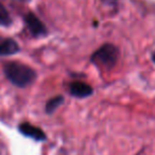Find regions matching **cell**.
<instances>
[{"mask_svg":"<svg viewBox=\"0 0 155 155\" xmlns=\"http://www.w3.org/2000/svg\"><path fill=\"white\" fill-rule=\"evenodd\" d=\"M20 50L17 41L10 37H0V56L14 55Z\"/></svg>","mask_w":155,"mask_h":155,"instance_id":"8992f818","label":"cell"},{"mask_svg":"<svg viewBox=\"0 0 155 155\" xmlns=\"http://www.w3.org/2000/svg\"><path fill=\"white\" fill-rule=\"evenodd\" d=\"M69 91L71 96L82 99V98L91 97L94 93V89L87 83H84L82 81H74L69 85Z\"/></svg>","mask_w":155,"mask_h":155,"instance_id":"5b68a950","label":"cell"},{"mask_svg":"<svg viewBox=\"0 0 155 155\" xmlns=\"http://www.w3.org/2000/svg\"><path fill=\"white\" fill-rule=\"evenodd\" d=\"M18 131L24 136L31 138V139H34L36 141H44V140L47 139V136H46L45 132L43 130L28 122H24L19 124Z\"/></svg>","mask_w":155,"mask_h":155,"instance_id":"277c9868","label":"cell"},{"mask_svg":"<svg viewBox=\"0 0 155 155\" xmlns=\"http://www.w3.org/2000/svg\"><path fill=\"white\" fill-rule=\"evenodd\" d=\"M3 72L8 80L17 87H27L36 79V72L28 65L9 62L3 65Z\"/></svg>","mask_w":155,"mask_h":155,"instance_id":"6da1fadb","label":"cell"},{"mask_svg":"<svg viewBox=\"0 0 155 155\" xmlns=\"http://www.w3.org/2000/svg\"><path fill=\"white\" fill-rule=\"evenodd\" d=\"M12 24V17L5 7L0 2V27H10Z\"/></svg>","mask_w":155,"mask_h":155,"instance_id":"ba28073f","label":"cell"},{"mask_svg":"<svg viewBox=\"0 0 155 155\" xmlns=\"http://www.w3.org/2000/svg\"><path fill=\"white\" fill-rule=\"evenodd\" d=\"M152 61H153V63L155 64V51L153 52V54H152Z\"/></svg>","mask_w":155,"mask_h":155,"instance_id":"9c48e42d","label":"cell"},{"mask_svg":"<svg viewBox=\"0 0 155 155\" xmlns=\"http://www.w3.org/2000/svg\"><path fill=\"white\" fill-rule=\"evenodd\" d=\"M18 1H22V2H27V1H30V0H18Z\"/></svg>","mask_w":155,"mask_h":155,"instance_id":"30bf717a","label":"cell"},{"mask_svg":"<svg viewBox=\"0 0 155 155\" xmlns=\"http://www.w3.org/2000/svg\"><path fill=\"white\" fill-rule=\"evenodd\" d=\"M64 103V97L63 96H56V97L50 99L46 104V113L47 114H53L54 110Z\"/></svg>","mask_w":155,"mask_h":155,"instance_id":"52a82bcc","label":"cell"},{"mask_svg":"<svg viewBox=\"0 0 155 155\" xmlns=\"http://www.w3.org/2000/svg\"><path fill=\"white\" fill-rule=\"evenodd\" d=\"M24 20L27 25V28L30 31V33L34 37L38 36H45L47 35L48 30L44 22L35 15L34 13H28L24 17Z\"/></svg>","mask_w":155,"mask_h":155,"instance_id":"3957f363","label":"cell"},{"mask_svg":"<svg viewBox=\"0 0 155 155\" xmlns=\"http://www.w3.org/2000/svg\"><path fill=\"white\" fill-rule=\"evenodd\" d=\"M119 56V50L113 44H104L103 46L96 50L91 55V61L97 66L105 67L110 69L116 65Z\"/></svg>","mask_w":155,"mask_h":155,"instance_id":"7a4b0ae2","label":"cell"}]
</instances>
